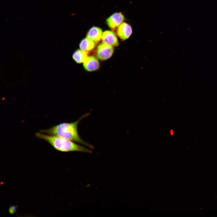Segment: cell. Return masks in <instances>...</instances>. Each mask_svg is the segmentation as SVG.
Returning <instances> with one entry per match:
<instances>
[{
    "mask_svg": "<svg viewBox=\"0 0 217 217\" xmlns=\"http://www.w3.org/2000/svg\"><path fill=\"white\" fill-rule=\"evenodd\" d=\"M89 115V113L86 114L75 121L62 123L48 129L41 130V132L63 138L83 145L91 149H93L94 147L92 145L85 142L81 138L78 131L79 123Z\"/></svg>",
    "mask_w": 217,
    "mask_h": 217,
    "instance_id": "cell-1",
    "label": "cell"
},
{
    "mask_svg": "<svg viewBox=\"0 0 217 217\" xmlns=\"http://www.w3.org/2000/svg\"><path fill=\"white\" fill-rule=\"evenodd\" d=\"M36 137L48 142L57 150L62 152H79L91 153V149L79 145L74 142L58 136L37 132Z\"/></svg>",
    "mask_w": 217,
    "mask_h": 217,
    "instance_id": "cell-2",
    "label": "cell"
},
{
    "mask_svg": "<svg viewBox=\"0 0 217 217\" xmlns=\"http://www.w3.org/2000/svg\"><path fill=\"white\" fill-rule=\"evenodd\" d=\"M114 51L113 46L103 42L97 47V57L102 60H107L112 56Z\"/></svg>",
    "mask_w": 217,
    "mask_h": 217,
    "instance_id": "cell-3",
    "label": "cell"
},
{
    "mask_svg": "<svg viewBox=\"0 0 217 217\" xmlns=\"http://www.w3.org/2000/svg\"><path fill=\"white\" fill-rule=\"evenodd\" d=\"M124 19V17L121 13H116L107 19L106 23L110 28L114 30L123 22Z\"/></svg>",
    "mask_w": 217,
    "mask_h": 217,
    "instance_id": "cell-4",
    "label": "cell"
},
{
    "mask_svg": "<svg viewBox=\"0 0 217 217\" xmlns=\"http://www.w3.org/2000/svg\"><path fill=\"white\" fill-rule=\"evenodd\" d=\"M132 30L131 26L125 22H122L117 28V33L119 38L123 40L128 39L131 35Z\"/></svg>",
    "mask_w": 217,
    "mask_h": 217,
    "instance_id": "cell-5",
    "label": "cell"
},
{
    "mask_svg": "<svg viewBox=\"0 0 217 217\" xmlns=\"http://www.w3.org/2000/svg\"><path fill=\"white\" fill-rule=\"evenodd\" d=\"M102 39L103 42L112 46H117L118 41L115 33L113 31L107 30L102 33Z\"/></svg>",
    "mask_w": 217,
    "mask_h": 217,
    "instance_id": "cell-6",
    "label": "cell"
},
{
    "mask_svg": "<svg viewBox=\"0 0 217 217\" xmlns=\"http://www.w3.org/2000/svg\"><path fill=\"white\" fill-rule=\"evenodd\" d=\"M99 65L97 58L93 56H88L83 63L84 69L89 71H93L97 70Z\"/></svg>",
    "mask_w": 217,
    "mask_h": 217,
    "instance_id": "cell-7",
    "label": "cell"
},
{
    "mask_svg": "<svg viewBox=\"0 0 217 217\" xmlns=\"http://www.w3.org/2000/svg\"><path fill=\"white\" fill-rule=\"evenodd\" d=\"M102 30L97 27H92L87 33L86 37L96 43L99 42L102 39Z\"/></svg>",
    "mask_w": 217,
    "mask_h": 217,
    "instance_id": "cell-8",
    "label": "cell"
},
{
    "mask_svg": "<svg viewBox=\"0 0 217 217\" xmlns=\"http://www.w3.org/2000/svg\"><path fill=\"white\" fill-rule=\"evenodd\" d=\"M95 43L93 41L86 37L80 42L79 47L81 49L87 52L92 50L95 48Z\"/></svg>",
    "mask_w": 217,
    "mask_h": 217,
    "instance_id": "cell-9",
    "label": "cell"
},
{
    "mask_svg": "<svg viewBox=\"0 0 217 217\" xmlns=\"http://www.w3.org/2000/svg\"><path fill=\"white\" fill-rule=\"evenodd\" d=\"M87 52L81 49L76 50L73 54V59L77 63H83L88 57Z\"/></svg>",
    "mask_w": 217,
    "mask_h": 217,
    "instance_id": "cell-10",
    "label": "cell"
},
{
    "mask_svg": "<svg viewBox=\"0 0 217 217\" xmlns=\"http://www.w3.org/2000/svg\"><path fill=\"white\" fill-rule=\"evenodd\" d=\"M16 207L14 206L10 207L9 209V213L11 214H13L16 212Z\"/></svg>",
    "mask_w": 217,
    "mask_h": 217,
    "instance_id": "cell-11",
    "label": "cell"
}]
</instances>
